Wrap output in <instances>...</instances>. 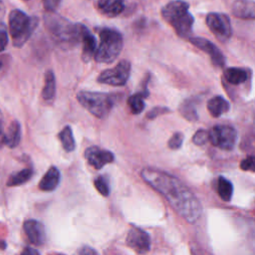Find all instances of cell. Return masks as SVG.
Here are the masks:
<instances>
[{
  "instance_id": "7c38bea8",
  "label": "cell",
  "mask_w": 255,
  "mask_h": 255,
  "mask_svg": "<svg viewBox=\"0 0 255 255\" xmlns=\"http://www.w3.org/2000/svg\"><path fill=\"white\" fill-rule=\"evenodd\" d=\"M85 158L93 167L100 169L114 160V154L99 146H90L85 150Z\"/></svg>"
},
{
  "instance_id": "d6a6232c",
  "label": "cell",
  "mask_w": 255,
  "mask_h": 255,
  "mask_svg": "<svg viewBox=\"0 0 255 255\" xmlns=\"http://www.w3.org/2000/svg\"><path fill=\"white\" fill-rule=\"evenodd\" d=\"M240 167L243 170L254 171V157L252 155H250V156H247L246 158H244L240 163Z\"/></svg>"
},
{
  "instance_id": "4dcf8cb0",
  "label": "cell",
  "mask_w": 255,
  "mask_h": 255,
  "mask_svg": "<svg viewBox=\"0 0 255 255\" xmlns=\"http://www.w3.org/2000/svg\"><path fill=\"white\" fill-rule=\"evenodd\" d=\"M169 112V109H167L166 107H154L152 110H150L147 114H146V118L149 120H152L160 115L166 114Z\"/></svg>"
},
{
  "instance_id": "9c48e42d",
  "label": "cell",
  "mask_w": 255,
  "mask_h": 255,
  "mask_svg": "<svg viewBox=\"0 0 255 255\" xmlns=\"http://www.w3.org/2000/svg\"><path fill=\"white\" fill-rule=\"evenodd\" d=\"M205 22L209 30L220 41L226 42L232 35L231 22L229 17L224 13L211 12L206 15Z\"/></svg>"
},
{
  "instance_id": "d4e9b609",
  "label": "cell",
  "mask_w": 255,
  "mask_h": 255,
  "mask_svg": "<svg viewBox=\"0 0 255 255\" xmlns=\"http://www.w3.org/2000/svg\"><path fill=\"white\" fill-rule=\"evenodd\" d=\"M217 192L222 200L230 201L233 193L232 183L225 177L220 176L217 181Z\"/></svg>"
},
{
  "instance_id": "ffe728a7",
  "label": "cell",
  "mask_w": 255,
  "mask_h": 255,
  "mask_svg": "<svg viewBox=\"0 0 255 255\" xmlns=\"http://www.w3.org/2000/svg\"><path fill=\"white\" fill-rule=\"evenodd\" d=\"M224 79L230 85L237 86L247 81L248 72L239 67H229L224 71Z\"/></svg>"
},
{
  "instance_id": "ab89813d",
  "label": "cell",
  "mask_w": 255,
  "mask_h": 255,
  "mask_svg": "<svg viewBox=\"0 0 255 255\" xmlns=\"http://www.w3.org/2000/svg\"><path fill=\"white\" fill-rule=\"evenodd\" d=\"M59 255H63V254H59Z\"/></svg>"
},
{
  "instance_id": "2e32d148",
  "label": "cell",
  "mask_w": 255,
  "mask_h": 255,
  "mask_svg": "<svg viewBox=\"0 0 255 255\" xmlns=\"http://www.w3.org/2000/svg\"><path fill=\"white\" fill-rule=\"evenodd\" d=\"M232 14L240 19L253 20L255 18V4L252 0H235L232 4Z\"/></svg>"
},
{
  "instance_id": "6da1fadb",
  "label": "cell",
  "mask_w": 255,
  "mask_h": 255,
  "mask_svg": "<svg viewBox=\"0 0 255 255\" xmlns=\"http://www.w3.org/2000/svg\"><path fill=\"white\" fill-rule=\"evenodd\" d=\"M143 180L165 197L172 208L187 222L194 223L201 215L202 207L197 197L176 177L154 168H143Z\"/></svg>"
},
{
  "instance_id": "8992f818",
  "label": "cell",
  "mask_w": 255,
  "mask_h": 255,
  "mask_svg": "<svg viewBox=\"0 0 255 255\" xmlns=\"http://www.w3.org/2000/svg\"><path fill=\"white\" fill-rule=\"evenodd\" d=\"M77 100L87 111L99 119L107 117L114 106L113 97L100 92L81 91L77 94Z\"/></svg>"
},
{
  "instance_id": "603a6c76",
  "label": "cell",
  "mask_w": 255,
  "mask_h": 255,
  "mask_svg": "<svg viewBox=\"0 0 255 255\" xmlns=\"http://www.w3.org/2000/svg\"><path fill=\"white\" fill-rule=\"evenodd\" d=\"M33 176V170L31 168H24L20 171H17L15 173H12L8 180H7V186H18L22 185Z\"/></svg>"
},
{
  "instance_id": "7402d4cb",
  "label": "cell",
  "mask_w": 255,
  "mask_h": 255,
  "mask_svg": "<svg viewBox=\"0 0 255 255\" xmlns=\"http://www.w3.org/2000/svg\"><path fill=\"white\" fill-rule=\"evenodd\" d=\"M148 95L147 91H141L139 93L131 95L128 99V105L130 109V112L134 115L140 114L144 109V101L143 99Z\"/></svg>"
},
{
  "instance_id": "3957f363",
  "label": "cell",
  "mask_w": 255,
  "mask_h": 255,
  "mask_svg": "<svg viewBox=\"0 0 255 255\" xmlns=\"http://www.w3.org/2000/svg\"><path fill=\"white\" fill-rule=\"evenodd\" d=\"M161 16L181 38H189L194 18L189 12V4L184 0H172L161 9Z\"/></svg>"
},
{
  "instance_id": "277c9868",
  "label": "cell",
  "mask_w": 255,
  "mask_h": 255,
  "mask_svg": "<svg viewBox=\"0 0 255 255\" xmlns=\"http://www.w3.org/2000/svg\"><path fill=\"white\" fill-rule=\"evenodd\" d=\"M9 31L15 47H22L32 36L38 26L39 19L36 16H28L19 9H14L8 17Z\"/></svg>"
},
{
  "instance_id": "f1b7e54d",
  "label": "cell",
  "mask_w": 255,
  "mask_h": 255,
  "mask_svg": "<svg viewBox=\"0 0 255 255\" xmlns=\"http://www.w3.org/2000/svg\"><path fill=\"white\" fill-rule=\"evenodd\" d=\"M183 142V134L179 131L174 132L168 140V146L171 149H178Z\"/></svg>"
},
{
  "instance_id": "e0dca14e",
  "label": "cell",
  "mask_w": 255,
  "mask_h": 255,
  "mask_svg": "<svg viewBox=\"0 0 255 255\" xmlns=\"http://www.w3.org/2000/svg\"><path fill=\"white\" fill-rule=\"evenodd\" d=\"M60 171L56 166H51L39 182V188L43 191H53L60 182Z\"/></svg>"
},
{
  "instance_id": "30bf717a",
  "label": "cell",
  "mask_w": 255,
  "mask_h": 255,
  "mask_svg": "<svg viewBox=\"0 0 255 255\" xmlns=\"http://www.w3.org/2000/svg\"><path fill=\"white\" fill-rule=\"evenodd\" d=\"M189 42L202 52L208 54L212 64L215 67L223 68L225 65V57L223 53L209 40L202 37H189Z\"/></svg>"
},
{
  "instance_id": "8d00e7d4",
  "label": "cell",
  "mask_w": 255,
  "mask_h": 255,
  "mask_svg": "<svg viewBox=\"0 0 255 255\" xmlns=\"http://www.w3.org/2000/svg\"><path fill=\"white\" fill-rule=\"evenodd\" d=\"M4 12H5V7H4V4L2 3V1L0 0V18L2 17Z\"/></svg>"
},
{
  "instance_id": "cb8c5ba5",
  "label": "cell",
  "mask_w": 255,
  "mask_h": 255,
  "mask_svg": "<svg viewBox=\"0 0 255 255\" xmlns=\"http://www.w3.org/2000/svg\"><path fill=\"white\" fill-rule=\"evenodd\" d=\"M59 138L60 141L62 143L63 148L70 152L73 151L76 147V142H75V138L73 136V131L72 128L69 126H66L59 133Z\"/></svg>"
},
{
  "instance_id": "9a60e30c",
  "label": "cell",
  "mask_w": 255,
  "mask_h": 255,
  "mask_svg": "<svg viewBox=\"0 0 255 255\" xmlns=\"http://www.w3.org/2000/svg\"><path fill=\"white\" fill-rule=\"evenodd\" d=\"M98 11L108 17H116L126 9L124 0H97Z\"/></svg>"
},
{
  "instance_id": "d6986e66",
  "label": "cell",
  "mask_w": 255,
  "mask_h": 255,
  "mask_svg": "<svg viewBox=\"0 0 255 255\" xmlns=\"http://www.w3.org/2000/svg\"><path fill=\"white\" fill-rule=\"evenodd\" d=\"M229 103L221 96H215L211 98L207 103V110L209 114L214 118H218L222 114H225L229 111Z\"/></svg>"
},
{
  "instance_id": "5bb4252c",
  "label": "cell",
  "mask_w": 255,
  "mask_h": 255,
  "mask_svg": "<svg viewBox=\"0 0 255 255\" xmlns=\"http://www.w3.org/2000/svg\"><path fill=\"white\" fill-rule=\"evenodd\" d=\"M82 43V60L86 63L90 62L95 56L97 50V41L93 33L84 25L81 32Z\"/></svg>"
},
{
  "instance_id": "52a82bcc",
  "label": "cell",
  "mask_w": 255,
  "mask_h": 255,
  "mask_svg": "<svg viewBox=\"0 0 255 255\" xmlns=\"http://www.w3.org/2000/svg\"><path fill=\"white\" fill-rule=\"evenodd\" d=\"M130 63L128 60L120 61L114 68L104 70L97 81L101 84L121 87L127 84L130 75Z\"/></svg>"
},
{
  "instance_id": "83f0119b",
  "label": "cell",
  "mask_w": 255,
  "mask_h": 255,
  "mask_svg": "<svg viewBox=\"0 0 255 255\" xmlns=\"http://www.w3.org/2000/svg\"><path fill=\"white\" fill-rule=\"evenodd\" d=\"M208 140V131L205 129H198L192 137V141L196 144V145H202L204 143H206Z\"/></svg>"
},
{
  "instance_id": "74e56055",
  "label": "cell",
  "mask_w": 255,
  "mask_h": 255,
  "mask_svg": "<svg viewBox=\"0 0 255 255\" xmlns=\"http://www.w3.org/2000/svg\"><path fill=\"white\" fill-rule=\"evenodd\" d=\"M4 66H5V62H4V59L0 58V72L3 70Z\"/></svg>"
},
{
  "instance_id": "836d02e7",
  "label": "cell",
  "mask_w": 255,
  "mask_h": 255,
  "mask_svg": "<svg viewBox=\"0 0 255 255\" xmlns=\"http://www.w3.org/2000/svg\"><path fill=\"white\" fill-rule=\"evenodd\" d=\"M77 255H98L97 251L90 246H83L78 249Z\"/></svg>"
},
{
  "instance_id": "484cf974",
  "label": "cell",
  "mask_w": 255,
  "mask_h": 255,
  "mask_svg": "<svg viewBox=\"0 0 255 255\" xmlns=\"http://www.w3.org/2000/svg\"><path fill=\"white\" fill-rule=\"evenodd\" d=\"M179 113L187 121L195 122L198 119V115L192 100H185L179 106Z\"/></svg>"
},
{
  "instance_id": "8fae6325",
  "label": "cell",
  "mask_w": 255,
  "mask_h": 255,
  "mask_svg": "<svg viewBox=\"0 0 255 255\" xmlns=\"http://www.w3.org/2000/svg\"><path fill=\"white\" fill-rule=\"evenodd\" d=\"M127 245L137 254H144L150 249L149 235L138 227H132L127 235Z\"/></svg>"
},
{
  "instance_id": "44dd1931",
  "label": "cell",
  "mask_w": 255,
  "mask_h": 255,
  "mask_svg": "<svg viewBox=\"0 0 255 255\" xmlns=\"http://www.w3.org/2000/svg\"><path fill=\"white\" fill-rule=\"evenodd\" d=\"M44 87L42 90V98L46 102H52L56 95V78L53 71L48 70L45 73Z\"/></svg>"
},
{
  "instance_id": "7a4b0ae2",
  "label": "cell",
  "mask_w": 255,
  "mask_h": 255,
  "mask_svg": "<svg viewBox=\"0 0 255 255\" xmlns=\"http://www.w3.org/2000/svg\"><path fill=\"white\" fill-rule=\"evenodd\" d=\"M44 25L51 38L62 48L71 49L81 42L84 24L73 23L55 12H47L44 15Z\"/></svg>"
},
{
  "instance_id": "ac0fdd59",
  "label": "cell",
  "mask_w": 255,
  "mask_h": 255,
  "mask_svg": "<svg viewBox=\"0 0 255 255\" xmlns=\"http://www.w3.org/2000/svg\"><path fill=\"white\" fill-rule=\"evenodd\" d=\"M21 140V126L19 122L13 121L8 128L7 131L4 132V144L10 148L16 147Z\"/></svg>"
},
{
  "instance_id": "f35d334b",
  "label": "cell",
  "mask_w": 255,
  "mask_h": 255,
  "mask_svg": "<svg viewBox=\"0 0 255 255\" xmlns=\"http://www.w3.org/2000/svg\"><path fill=\"white\" fill-rule=\"evenodd\" d=\"M23 1H28V0H23Z\"/></svg>"
},
{
  "instance_id": "d590c367",
  "label": "cell",
  "mask_w": 255,
  "mask_h": 255,
  "mask_svg": "<svg viewBox=\"0 0 255 255\" xmlns=\"http://www.w3.org/2000/svg\"><path fill=\"white\" fill-rule=\"evenodd\" d=\"M3 144H4V131H3L1 121H0V148L2 147Z\"/></svg>"
},
{
  "instance_id": "4fadbf2b",
  "label": "cell",
  "mask_w": 255,
  "mask_h": 255,
  "mask_svg": "<svg viewBox=\"0 0 255 255\" xmlns=\"http://www.w3.org/2000/svg\"><path fill=\"white\" fill-rule=\"evenodd\" d=\"M24 232L29 241L37 246L44 244L46 240V231L44 225L35 219H28L23 224Z\"/></svg>"
},
{
  "instance_id": "1f68e13d",
  "label": "cell",
  "mask_w": 255,
  "mask_h": 255,
  "mask_svg": "<svg viewBox=\"0 0 255 255\" xmlns=\"http://www.w3.org/2000/svg\"><path fill=\"white\" fill-rule=\"evenodd\" d=\"M62 0H42L43 6L47 12H55L60 6Z\"/></svg>"
},
{
  "instance_id": "ba28073f",
  "label": "cell",
  "mask_w": 255,
  "mask_h": 255,
  "mask_svg": "<svg viewBox=\"0 0 255 255\" xmlns=\"http://www.w3.org/2000/svg\"><path fill=\"white\" fill-rule=\"evenodd\" d=\"M236 129L231 126L217 125L208 131V140L212 143V145L220 149H232L236 142Z\"/></svg>"
},
{
  "instance_id": "5b68a950",
  "label": "cell",
  "mask_w": 255,
  "mask_h": 255,
  "mask_svg": "<svg viewBox=\"0 0 255 255\" xmlns=\"http://www.w3.org/2000/svg\"><path fill=\"white\" fill-rule=\"evenodd\" d=\"M100 45L95 53L97 63H113L121 54L124 39L121 32L113 28L104 27L99 31Z\"/></svg>"
},
{
  "instance_id": "e575fe53",
  "label": "cell",
  "mask_w": 255,
  "mask_h": 255,
  "mask_svg": "<svg viewBox=\"0 0 255 255\" xmlns=\"http://www.w3.org/2000/svg\"><path fill=\"white\" fill-rule=\"evenodd\" d=\"M20 255H40V253L32 247H26Z\"/></svg>"
},
{
  "instance_id": "4316f807",
  "label": "cell",
  "mask_w": 255,
  "mask_h": 255,
  "mask_svg": "<svg viewBox=\"0 0 255 255\" xmlns=\"http://www.w3.org/2000/svg\"><path fill=\"white\" fill-rule=\"evenodd\" d=\"M95 187L97 190L104 196H108L110 194V186L107 178L105 176H98L94 181Z\"/></svg>"
},
{
  "instance_id": "f546056e",
  "label": "cell",
  "mask_w": 255,
  "mask_h": 255,
  "mask_svg": "<svg viewBox=\"0 0 255 255\" xmlns=\"http://www.w3.org/2000/svg\"><path fill=\"white\" fill-rule=\"evenodd\" d=\"M8 45V33L5 24L0 23V52L4 51Z\"/></svg>"
}]
</instances>
